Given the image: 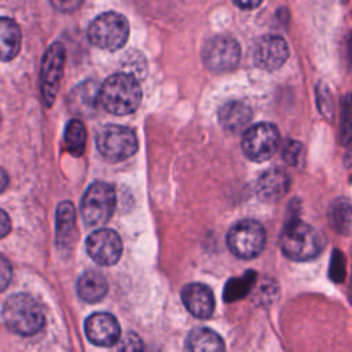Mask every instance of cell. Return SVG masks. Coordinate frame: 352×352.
Masks as SVG:
<instances>
[{
    "label": "cell",
    "mask_w": 352,
    "mask_h": 352,
    "mask_svg": "<svg viewBox=\"0 0 352 352\" xmlns=\"http://www.w3.org/2000/svg\"><path fill=\"white\" fill-rule=\"evenodd\" d=\"M85 333L88 340L99 346L114 345L121 334L117 319L107 312H96L85 320Z\"/></svg>",
    "instance_id": "4fadbf2b"
},
{
    "label": "cell",
    "mask_w": 352,
    "mask_h": 352,
    "mask_svg": "<svg viewBox=\"0 0 352 352\" xmlns=\"http://www.w3.org/2000/svg\"><path fill=\"white\" fill-rule=\"evenodd\" d=\"M186 348L188 351H223L224 344L221 337L206 327H199L194 329L187 340H186Z\"/></svg>",
    "instance_id": "ffe728a7"
},
{
    "label": "cell",
    "mask_w": 352,
    "mask_h": 352,
    "mask_svg": "<svg viewBox=\"0 0 352 352\" xmlns=\"http://www.w3.org/2000/svg\"><path fill=\"white\" fill-rule=\"evenodd\" d=\"M77 293L87 302H98L107 293V280L98 271H87L77 282Z\"/></svg>",
    "instance_id": "d6986e66"
},
{
    "label": "cell",
    "mask_w": 352,
    "mask_h": 352,
    "mask_svg": "<svg viewBox=\"0 0 352 352\" xmlns=\"http://www.w3.org/2000/svg\"><path fill=\"white\" fill-rule=\"evenodd\" d=\"M278 128L271 122H260L250 126L242 136V150L245 155L256 162L270 160L279 147Z\"/></svg>",
    "instance_id": "ba28073f"
},
{
    "label": "cell",
    "mask_w": 352,
    "mask_h": 352,
    "mask_svg": "<svg viewBox=\"0 0 352 352\" xmlns=\"http://www.w3.org/2000/svg\"><path fill=\"white\" fill-rule=\"evenodd\" d=\"M11 276H12V267L8 258L0 254V292H3L8 286Z\"/></svg>",
    "instance_id": "d4e9b609"
},
{
    "label": "cell",
    "mask_w": 352,
    "mask_h": 352,
    "mask_svg": "<svg viewBox=\"0 0 352 352\" xmlns=\"http://www.w3.org/2000/svg\"><path fill=\"white\" fill-rule=\"evenodd\" d=\"M219 120L228 132H241L252 120V109L241 100L227 102L219 110Z\"/></svg>",
    "instance_id": "2e32d148"
},
{
    "label": "cell",
    "mask_w": 352,
    "mask_h": 352,
    "mask_svg": "<svg viewBox=\"0 0 352 352\" xmlns=\"http://www.w3.org/2000/svg\"><path fill=\"white\" fill-rule=\"evenodd\" d=\"M182 301L187 311L198 319H208L214 311L212 290L202 283H190L182 290Z\"/></svg>",
    "instance_id": "5bb4252c"
},
{
    "label": "cell",
    "mask_w": 352,
    "mask_h": 352,
    "mask_svg": "<svg viewBox=\"0 0 352 352\" xmlns=\"http://www.w3.org/2000/svg\"><path fill=\"white\" fill-rule=\"evenodd\" d=\"M88 40L98 48L117 51L129 37L128 19L114 11L98 15L88 26Z\"/></svg>",
    "instance_id": "277c9868"
},
{
    "label": "cell",
    "mask_w": 352,
    "mask_h": 352,
    "mask_svg": "<svg viewBox=\"0 0 352 352\" xmlns=\"http://www.w3.org/2000/svg\"><path fill=\"white\" fill-rule=\"evenodd\" d=\"M87 131L81 121L72 120L65 129V146L73 155H81L85 150Z\"/></svg>",
    "instance_id": "44dd1931"
},
{
    "label": "cell",
    "mask_w": 352,
    "mask_h": 352,
    "mask_svg": "<svg viewBox=\"0 0 352 352\" xmlns=\"http://www.w3.org/2000/svg\"><path fill=\"white\" fill-rule=\"evenodd\" d=\"M22 34L18 23L7 16H0V60L14 59L21 48Z\"/></svg>",
    "instance_id": "e0dca14e"
},
{
    "label": "cell",
    "mask_w": 352,
    "mask_h": 352,
    "mask_svg": "<svg viewBox=\"0 0 352 352\" xmlns=\"http://www.w3.org/2000/svg\"><path fill=\"white\" fill-rule=\"evenodd\" d=\"M96 147L107 161L120 162L136 153L138 138L128 126L107 124L98 129Z\"/></svg>",
    "instance_id": "5b68a950"
},
{
    "label": "cell",
    "mask_w": 352,
    "mask_h": 352,
    "mask_svg": "<svg viewBox=\"0 0 352 352\" xmlns=\"http://www.w3.org/2000/svg\"><path fill=\"white\" fill-rule=\"evenodd\" d=\"M50 3L60 12H73L81 6L82 0H50Z\"/></svg>",
    "instance_id": "484cf974"
},
{
    "label": "cell",
    "mask_w": 352,
    "mask_h": 352,
    "mask_svg": "<svg viewBox=\"0 0 352 352\" xmlns=\"http://www.w3.org/2000/svg\"><path fill=\"white\" fill-rule=\"evenodd\" d=\"M252 58L257 67L272 72L287 60L289 45L280 36H263L254 43Z\"/></svg>",
    "instance_id": "7c38bea8"
},
{
    "label": "cell",
    "mask_w": 352,
    "mask_h": 352,
    "mask_svg": "<svg viewBox=\"0 0 352 352\" xmlns=\"http://www.w3.org/2000/svg\"><path fill=\"white\" fill-rule=\"evenodd\" d=\"M326 239L312 226L293 220L287 223L280 234V249L286 257L294 261H308L319 256Z\"/></svg>",
    "instance_id": "3957f363"
},
{
    "label": "cell",
    "mask_w": 352,
    "mask_h": 352,
    "mask_svg": "<svg viewBox=\"0 0 352 352\" xmlns=\"http://www.w3.org/2000/svg\"><path fill=\"white\" fill-rule=\"evenodd\" d=\"M329 221L337 232L348 234L351 230V202L348 198H338L329 210Z\"/></svg>",
    "instance_id": "7402d4cb"
},
{
    "label": "cell",
    "mask_w": 352,
    "mask_h": 352,
    "mask_svg": "<svg viewBox=\"0 0 352 352\" xmlns=\"http://www.w3.org/2000/svg\"><path fill=\"white\" fill-rule=\"evenodd\" d=\"M7 184H8V176H7V172H6L3 168H0V192L6 190Z\"/></svg>",
    "instance_id": "f546056e"
},
{
    "label": "cell",
    "mask_w": 352,
    "mask_h": 352,
    "mask_svg": "<svg viewBox=\"0 0 352 352\" xmlns=\"http://www.w3.org/2000/svg\"><path fill=\"white\" fill-rule=\"evenodd\" d=\"M11 230V220L10 216L0 209V238H4Z\"/></svg>",
    "instance_id": "83f0119b"
},
{
    "label": "cell",
    "mask_w": 352,
    "mask_h": 352,
    "mask_svg": "<svg viewBox=\"0 0 352 352\" xmlns=\"http://www.w3.org/2000/svg\"><path fill=\"white\" fill-rule=\"evenodd\" d=\"M254 278H256L254 272L248 271L243 276L231 279L224 289V300L235 301V300L245 297L249 293V290L254 282Z\"/></svg>",
    "instance_id": "603a6c76"
},
{
    "label": "cell",
    "mask_w": 352,
    "mask_h": 352,
    "mask_svg": "<svg viewBox=\"0 0 352 352\" xmlns=\"http://www.w3.org/2000/svg\"><path fill=\"white\" fill-rule=\"evenodd\" d=\"M65 48L60 43H54L48 47L43 56L40 72L41 96L47 107L52 106L59 91V84L63 74Z\"/></svg>",
    "instance_id": "9c48e42d"
},
{
    "label": "cell",
    "mask_w": 352,
    "mask_h": 352,
    "mask_svg": "<svg viewBox=\"0 0 352 352\" xmlns=\"http://www.w3.org/2000/svg\"><path fill=\"white\" fill-rule=\"evenodd\" d=\"M116 191L104 182L92 183L85 191L81 201V214L87 224H104L116 209Z\"/></svg>",
    "instance_id": "52a82bcc"
},
{
    "label": "cell",
    "mask_w": 352,
    "mask_h": 352,
    "mask_svg": "<svg viewBox=\"0 0 352 352\" xmlns=\"http://www.w3.org/2000/svg\"><path fill=\"white\" fill-rule=\"evenodd\" d=\"M227 246L239 258H253L265 246V230L256 220H239L227 234Z\"/></svg>",
    "instance_id": "8992f818"
},
{
    "label": "cell",
    "mask_w": 352,
    "mask_h": 352,
    "mask_svg": "<svg viewBox=\"0 0 352 352\" xmlns=\"http://www.w3.org/2000/svg\"><path fill=\"white\" fill-rule=\"evenodd\" d=\"M142 100V89L135 76L129 73H116L106 78L99 88L98 102L114 116L133 113Z\"/></svg>",
    "instance_id": "6da1fadb"
},
{
    "label": "cell",
    "mask_w": 352,
    "mask_h": 352,
    "mask_svg": "<svg viewBox=\"0 0 352 352\" xmlns=\"http://www.w3.org/2000/svg\"><path fill=\"white\" fill-rule=\"evenodd\" d=\"M232 1L235 6H238L242 10H253L263 3V0H232Z\"/></svg>",
    "instance_id": "f1b7e54d"
},
{
    "label": "cell",
    "mask_w": 352,
    "mask_h": 352,
    "mask_svg": "<svg viewBox=\"0 0 352 352\" xmlns=\"http://www.w3.org/2000/svg\"><path fill=\"white\" fill-rule=\"evenodd\" d=\"M3 319L6 326L19 336H33L40 331L45 323L41 305L34 297L26 293L8 297L3 307Z\"/></svg>",
    "instance_id": "7a4b0ae2"
},
{
    "label": "cell",
    "mask_w": 352,
    "mask_h": 352,
    "mask_svg": "<svg viewBox=\"0 0 352 352\" xmlns=\"http://www.w3.org/2000/svg\"><path fill=\"white\" fill-rule=\"evenodd\" d=\"M202 58L210 70L228 72L238 65L241 48L235 38L228 36H216L205 44Z\"/></svg>",
    "instance_id": "30bf717a"
},
{
    "label": "cell",
    "mask_w": 352,
    "mask_h": 352,
    "mask_svg": "<svg viewBox=\"0 0 352 352\" xmlns=\"http://www.w3.org/2000/svg\"><path fill=\"white\" fill-rule=\"evenodd\" d=\"M0 124H1V114H0Z\"/></svg>",
    "instance_id": "4dcf8cb0"
},
{
    "label": "cell",
    "mask_w": 352,
    "mask_h": 352,
    "mask_svg": "<svg viewBox=\"0 0 352 352\" xmlns=\"http://www.w3.org/2000/svg\"><path fill=\"white\" fill-rule=\"evenodd\" d=\"M76 235V210L72 202H60L56 209V242L59 248H69Z\"/></svg>",
    "instance_id": "ac0fdd59"
},
{
    "label": "cell",
    "mask_w": 352,
    "mask_h": 352,
    "mask_svg": "<svg viewBox=\"0 0 352 352\" xmlns=\"http://www.w3.org/2000/svg\"><path fill=\"white\" fill-rule=\"evenodd\" d=\"M340 261L337 263L336 261V258L333 257V264H331V272H330V275H331V278L334 279V280H337V282H340V280H342V275H344V261H342V254H340V258H338Z\"/></svg>",
    "instance_id": "4316f807"
},
{
    "label": "cell",
    "mask_w": 352,
    "mask_h": 352,
    "mask_svg": "<svg viewBox=\"0 0 352 352\" xmlns=\"http://www.w3.org/2000/svg\"><path fill=\"white\" fill-rule=\"evenodd\" d=\"M289 187H290V179L287 173L279 168H271L265 170L257 180L256 191L263 201L272 202L286 195V192L289 191Z\"/></svg>",
    "instance_id": "9a60e30c"
},
{
    "label": "cell",
    "mask_w": 352,
    "mask_h": 352,
    "mask_svg": "<svg viewBox=\"0 0 352 352\" xmlns=\"http://www.w3.org/2000/svg\"><path fill=\"white\" fill-rule=\"evenodd\" d=\"M283 160L292 166H297L301 164L304 158V146L296 140H287L282 148Z\"/></svg>",
    "instance_id": "cb8c5ba5"
},
{
    "label": "cell",
    "mask_w": 352,
    "mask_h": 352,
    "mask_svg": "<svg viewBox=\"0 0 352 352\" xmlns=\"http://www.w3.org/2000/svg\"><path fill=\"white\" fill-rule=\"evenodd\" d=\"M85 246L91 258L100 265H114L122 253L120 235L107 228L94 231L87 238Z\"/></svg>",
    "instance_id": "8fae6325"
}]
</instances>
